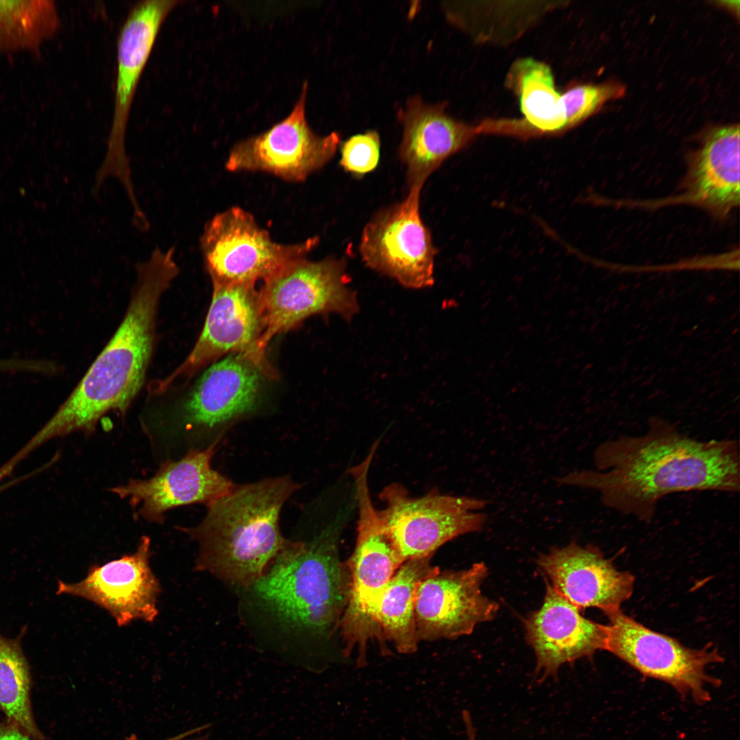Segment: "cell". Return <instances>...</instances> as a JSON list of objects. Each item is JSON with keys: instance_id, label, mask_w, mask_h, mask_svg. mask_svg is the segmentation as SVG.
<instances>
[{"instance_id": "obj_22", "label": "cell", "mask_w": 740, "mask_h": 740, "mask_svg": "<svg viewBox=\"0 0 740 740\" xmlns=\"http://www.w3.org/2000/svg\"><path fill=\"white\" fill-rule=\"evenodd\" d=\"M432 556L405 561L396 571L380 599L376 622L383 639L391 641L402 654L415 653L418 648L415 623V601L423 580L440 568L430 564Z\"/></svg>"}, {"instance_id": "obj_4", "label": "cell", "mask_w": 740, "mask_h": 740, "mask_svg": "<svg viewBox=\"0 0 740 740\" xmlns=\"http://www.w3.org/2000/svg\"><path fill=\"white\" fill-rule=\"evenodd\" d=\"M342 515L308 541H287L254 585L257 595L282 619L322 639L338 630L349 584L338 553Z\"/></svg>"}, {"instance_id": "obj_19", "label": "cell", "mask_w": 740, "mask_h": 740, "mask_svg": "<svg viewBox=\"0 0 740 740\" xmlns=\"http://www.w3.org/2000/svg\"><path fill=\"white\" fill-rule=\"evenodd\" d=\"M537 563L554 590L580 610L595 607L608 615L620 610L633 591L634 576L617 570L593 545L571 541L565 547H554L541 554Z\"/></svg>"}, {"instance_id": "obj_3", "label": "cell", "mask_w": 740, "mask_h": 740, "mask_svg": "<svg viewBox=\"0 0 740 740\" xmlns=\"http://www.w3.org/2000/svg\"><path fill=\"white\" fill-rule=\"evenodd\" d=\"M300 486L289 476L237 485L207 506L195 526L178 527L199 545L195 569L238 587H253L285 546L282 509Z\"/></svg>"}, {"instance_id": "obj_16", "label": "cell", "mask_w": 740, "mask_h": 740, "mask_svg": "<svg viewBox=\"0 0 740 740\" xmlns=\"http://www.w3.org/2000/svg\"><path fill=\"white\" fill-rule=\"evenodd\" d=\"M151 555V539L143 536L134 552L90 566L82 580H58L56 594L92 602L108 611L119 627L136 620L153 622L159 613L161 587L149 565Z\"/></svg>"}, {"instance_id": "obj_17", "label": "cell", "mask_w": 740, "mask_h": 740, "mask_svg": "<svg viewBox=\"0 0 740 740\" xmlns=\"http://www.w3.org/2000/svg\"><path fill=\"white\" fill-rule=\"evenodd\" d=\"M487 574L481 562L465 570H439L421 581L415 601L419 642L468 635L477 624L495 618L500 606L480 589Z\"/></svg>"}, {"instance_id": "obj_20", "label": "cell", "mask_w": 740, "mask_h": 740, "mask_svg": "<svg viewBox=\"0 0 740 740\" xmlns=\"http://www.w3.org/2000/svg\"><path fill=\"white\" fill-rule=\"evenodd\" d=\"M403 126L399 156L406 166L409 188L422 187L449 157L465 149L482 132L448 115L443 104H430L418 96L399 110Z\"/></svg>"}, {"instance_id": "obj_27", "label": "cell", "mask_w": 740, "mask_h": 740, "mask_svg": "<svg viewBox=\"0 0 740 740\" xmlns=\"http://www.w3.org/2000/svg\"><path fill=\"white\" fill-rule=\"evenodd\" d=\"M341 148L340 164L354 175L362 176L373 171L379 162L380 138L376 131L352 136Z\"/></svg>"}, {"instance_id": "obj_2", "label": "cell", "mask_w": 740, "mask_h": 740, "mask_svg": "<svg viewBox=\"0 0 740 740\" xmlns=\"http://www.w3.org/2000/svg\"><path fill=\"white\" fill-rule=\"evenodd\" d=\"M136 270L121 324L69 396L27 442L30 449L75 432L92 434L107 413L124 415L140 391L153 352L160 300L180 269L173 249L156 247Z\"/></svg>"}, {"instance_id": "obj_12", "label": "cell", "mask_w": 740, "mask_h": 740, "mask_svg": "<svg viewBox=\"0 0 740 740\" xmlns=\"http://www.w3.org/2000/svg\"><path fill=\"white\" fill-rule=\"evenodd\" d=\"M421 189L409 188L402 201L373 214L359 243L367 267L412 289L434 284L437 253L420 214Z\"/></svg>"}, {"instance_id": "obj_13", "label": "cell", "mask_w": 740, "mask_h": 740, "mask_svg": "<svg viewBox=\"0 0 740 740\" xmlns=\"http://www.w3.org/2000/svg\"><path fill=\"white\" fill-rule=\"evenodd\" d=\"M307 84L289 116L266 132L238 143L225 162L230 171H263L302 182L335 155L339 134L316 135L306 119Z\"/></svg>"}, {"instance_id": "obj_1", "label": "cell", "mask_w": 740, "mask_h": 740, "mask_svg": "<svg viewBox=\"0 0 740 740\" xmlns=\"http://www.w3.org/2000/svg\"><path fill=\"white\" fill-rule=\"evenodd\" d=\"M593 461L596 470L570 472L556 482L595 490L604 506L644 522L653 520L666 495L735 493L740 488L737 440L700 441L658 417L650 419L642 435H622L599 445Z\"/></svg>"}, {"instance_id": "obj_11", "label": "cell", "mask_w": 740, "mask_h": 740, "mask_svg": "<svg viewBox=\"0 0 740 740\" xmlns=\"http://www.w3.org/2000/svg\"><path fill=\"white\" fill-rule=\"evenodd\" d=\"M177 0H144L130 9L116 40L114 108L103 162L96 175L95 188L108 176L123 184L130 201L136 199L129 160L125 151L127 124L137 86L169 13Z\"/></svg>"}, {"instance_id": "obj_5", "label": "cell", "mask_w": 740, "mask_h": 740, "mask_svg": "<svg viewBox=\"0 0 740 740\" xmlns=\"http://www.w3.org/2000/svg\"><path fill=\"white\" fill-rule=\"evenodd\" d=\"M274 375L265 351L227 354L204 371L169 414L145 425L146 434L166 455L219 442L223 431L257 408L266 381Z\"/></svg>"}, {"instance_id": "obj_24", "label": "cell", "mask_w": 740, "mask_h": 740, "mask_svg": "<svg viewBox=\"0 0 740 740\" xmlns=\"http://www.w3.org/2000/svg\"><path fill=\"white\" fill-rule=\"evenodd\" d=\"M511 78L519 95L526 121L534 133H554L565 129L561 95L554 86L549 66L525 59L517 62Z\"/></svg>"}, {"instance_id": "obj_10", "label": "cell", "mask_w": 740, "mask_h": 740, "mask_svg": "<svg viewBox=\"0 0 740 740\" xmlns=\"http://www.w3.org/2000/svg\"><path fill=\"white\" fill-rule=\"evenodd\" d=\"M317 243L314 237L296 244L277 243L251 214L238 207L216 214L205 225L200 239L212 281L253 284L306 258Z\"/></svg>"}, {"instance_id": "obj_25", "label": "cell", "mask_w": 740, "mask_h": 740, "mask_svg": "<svg viewBox=\"0 0 740 740\" xmlns=\"http://www.w3.org/2000/svg\"><path fill=\"white\" fill-rule=\"evenodd\" d=\"M59 25L54 1H0V53L37 49Z\"/></svg>"}, {"instance_id": "obj_28", "label": "cell", "mask_w": 740, "mask_h": 740, "mask_svg": "<svg viewBox=\"0 0 740 740\" xmlns=\"http://www.w3.org/2000/svg\"><path fill=\"white\" fill-rule=\"evenodd\" d=\"M0 740H32L6 719H0Z\"/></svg>"}, {"instance_id": "obj_8", "label": "cell", "mask_w": 740, "mask_h": 740, "mask_svg": "<svg viewBox=\"0 0 740 740\" xmlns=\"http://www.w3.org/2000/svg\"><path fill=\"white\" fill-rule=\"evenodd\" d=\"M379 497L385 504L380 516L404 562L433 556L448 541L480 531L487 520L486 514L476 512L487 501L474 497L436 490L415 497L397 482L385 486Z\"/></svg>"}, {"instance_id": "obj_29", "label": "cell", "mask_w": 740, "mask_h": 740, "mask_svg": "<svg viewBox=\"0 0 740 740\" xmlns=\"http://www.w3.org/2000/svg\"><path fill=\"white\" fill-rule=\"evenodd\" d=\"M202 728H204V727L201 726L197 728L192 729L190 730L186 731L183 733L177 735L164 740H205L202 737H190L191 735L198 732Z\"/></svg>"}, {"instance_id": "obj_26", "label": "cell", "mask_w": 740, "mask_h": 740, "mask_svg": "<svg viewBox=\"0 0 740 740\" xmlns=\"http://www.w3.org/2000/svg\"><path fill=\"white\" fill-rule=\"evenodd\" d=\"M626 88L617 83L577 86L561 95L565 129L584 121L606 102L621 97Z\"/></svg>"}, {"instance_id": "obj_9", "label": "cell", "mask_w": 740, "mask_h": 740, "mask_svg": "<svg viewBox=\"0 0 740 740\" xmlns=\"http://www.w3.org/2000/svg\"><path fill=\"white\" fill-rule=\"evenodd\" d=\"M606 615L610 623L606 650L642 675L669 684L686 700L698 705L711 701L710 688L720 685V680L708 674L706 668L724 661L716 648H689L645 627L620 610Z\"/></svg>"}, {"instance_id": "obj_14", "label": "cell", "mask_w": 740, "mask_h": 740, "mask_svg": "<svg viewBox=\"0 0 740 740\" xmlns=\"http://www.w3.org/2000/svg\"><path fill=\"white\" fill-rule=\"evenodd\" d=\"M212 282L211 303L197 343L181 365L153 384V393L166 392L223 355L261 349L264 323L255 284Z\"/></svg>"}, {"instance_id": "obj_23", "label": "cell", "mask_w": 740, "mask_h": 740, "mask_svg": "<svg viewBox=\"0 0 740 740\" xmlns=\"http://www.w3.org/2000/svg\"><path fill=\"white\" fill-rule=\"evenodd\" d=\"M25 632L24 627L14 638L0 632V711L32 740H51L37 726L32 711L30 668L21 646Z\"/></svg>"}, {"instance_id": "obj_6", "label": "cell", "mask_w": 740, "mask_h": 740, "mask_svg": "<svg viewBox=\"0 0 740 740\" xmlns=\"http://www.w3.org/2000/svg\"><path fill=\"white\" fill-rule=\"evenodd\" d=\"M354 489L358 511L357 536L346 564L349 593L338 630L344 657L349 658L356 651V664L362 667L367 664L369 642L384 640L375 619L378 603L404 560L372 502L369 482L359 480Z\"/></svg>"}, {"instance_id": "obj_30", "label": "cell", "mask_w": 740, "mask_h": 740, "mask_svg": "<svg viewBox=\"0 0 740 740\" xmlns=\"http://www.w3.org/2000/svg\"><path fill=\"white\" fill-rule=\"evenodd\" d=\"M125 740H140L136 735L131 734L127 736Z\"/></svg>"}, {"instance_id": "obj_21", "label": "cell", "mask_w": 740, "mask_h": 740, "mask_svg": "<svg viewBox=\"0 0 740 740\" xmlns=\"http://www.w3.org/2000/svg\"><path fill=\"white\" fill-rule=\"evenodd\" d=\"M739 126L711 130L692 155L680 199L724 219L739 204Z\"/></svg>"}, {"instance_id": "obj_7", "label": "cell", "mask_w": 740, "mask_h": 740, "mask_svg": "<svg viewBox=\"0 0 740 740\" xmlns=\"http://www.w3.org/2000/svg\"><path fill=\"white\" fill-rule=\"evenodd\" d=\"M344 258L295 260L264 280L258 291L264 330L259 341L265 350L276 335L316 314L335 313L350 321L358 312Z\"/></svg>"}, {"instance_id": "obj_18", "label": "cell", "mask_w": 740, "mask_h": 740, "mask_svg": "<svg viewBox=\"0 0 740 740\" xmlns=\"http://www.w3.org/2000/svg\"><path fill=\"white\" fill-rule=\"evenodd\" d=\"M580 610L547 584L541 607L525 621L526 639L536 655V681L555 676L565 663L606 649L608 626L584 618Z\"/></svg>"}, {"instance_id": "obj_15", "label": "cell", "mask_w": 740, "mask_h": 740, "mask_svg": "<svg viewBox=\"0 0 740 740\" xmlns=\"http://www.w3.org/2000/svg\"><path fill=\"white\" fill-rule=\"evenodd\" d=\"M218 443L190 449L178 459L165 460L152 477L132 479L109 491L127 499L133 507L140 506L137 516L156 523H163L165 513L174 508L190 504L208 506L236 486L212 467Z\"/></svg>"}]
</instances>
